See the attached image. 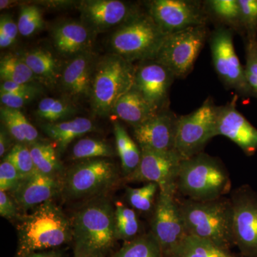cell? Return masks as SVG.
Wrapping results in <instances>:
<instances>
[{"mask_svg":"<svg viewBox=\"0 0 257 257\" xmlns=\"http://www.w3.org/2000/svg\"><path fill=\"white\" fill-rule=\"evenodd\" d=\"M71 223L77 256L102 257L118 239L115 207L105 197L84 204Z\"/></svg>","mask_w":257,"mask_h":257,"instance_id":"1","label":"cell"},{"mask_svg":"<svg viewBox=\"0 0 257 257\" xmlns=\"http://www.w3.org/2000/svg\"><path fill=\"white\" fill-rule=\"evenodd\" d=\"M19 255L57 247L72 239V223L52 200L35 208L18 224Z\"/></svg>","mask_w":257,"mask_h":257,"instance_id":"2","label":"cell"},{"mask_svg":"<svg viewBox=\"0 0 257 257\" xmlns=\"http://www.w3.org/2000/svg\"><path fill=\"white\" fill-rule=\"evenodd\" d=\"M179 205L187 234L208 240L226 251L234 243L230 199L203 202L187 199Z\"/></svg>","mask_w":257,"mask_h":257,"instance_id":"3","label":"cell"},{"mask_svg":"<svg viewBox=\"0 0 257 257\" xmlns=\"http://www.w3.org/2000/svg\"><path fill=\"white\" fill-rule=\"evenodd\" d=\"M177 189L191 200H214L231 192V181L220 160L201 152L181 162Z\"/></svg>","mask_w":257,"mask_h":257,"instance_id":"4","label":"cell"},{"mask_svg":"<svg viewBox=\"0 0 257 257\" xmlns=\"http://www.w3.org/2000/svg\"><path fill=\"white\" fill-rule=\"evenodd\" d=\"M135 65L115 54L96 61L92 89L91 107L94 114L106 117L116 102L135 83Z\"/></svg>","mask_w":257,"mask_h":257,"instance_id":"5","label":"cell"},{"mask_svg":"<svg viewBox=\"0 0 257 257\" xmlns=\"http://www.w3.org/2000/svg\"><path fill=\"white\" fill-rule=\"evenodd\" d=\"M167 34L145 12L120 26L111 36L112 53L134 63L156 58Z\"/></svg>","mask_w":257,"mask_h":257,"instance_id":"6","label":"cell"},{"mask_svg":"<svg viewBox=\"0 0 257 257\" xmlns=\"http://www.w3.org/2000/svg\"><path fill=\"white\" fill-rule=\"evenodd\" d=\"M119 172L114 162L106 158L83 160L64 175L62 192L69 201L93 200L117 185Z\"/></svg>","mask_w":257,"mask_h":257,"instance_id":"7","label":"cell"},{"mask_svg":"<svg viewBox=\"0 0 257 257\" xmlns=\"http://www.w3.org/2000/svg\"><path fill=\"white\" fill-rule=\"evenodd\" d=\"M217 114L218 106L209 97L195 111L179 116L175 151L182 160L202 152L211 139L217 136Z\"/></svg>","mask_w":257,"mask_h":257,"instance_id":"8","label":"cell"},{"mask_svg":"<svg viewBox=\"0 0 257 257\" xmlns=\"http://www.w3.org/2000/svg\"><path fill=\"white\" fill-rule=\"evenodd\" d=\"M207 37L206 25L170 34L154 60L170 69L176 79L184 78L192 70Z\"/></svg>","mask_w":257,"mask_h":257,"instance_id":"9","label":"cell"},{"mask_svg":"<svg viewBox=\"0 0 257 257\" xmlns=\"http://www.w3.org/2000/svg\"><path fill=\"white\" fill-rule=\"evenodd\" d=\"M209 45L213 65L221 82L243 98L253 96L233 42V30L219 25L210 35Z\"/></svg>","mask_w":257,"mask_h":257,"instance_id":"10","label":"cell"},{"mask_svg":"<svg viewBox=\"0 0 257 257\" xmlns=\"http://www.w3.org/2000/svg\"><path fill=\"white\" fill-rule=\"evenodd\" d=\"M174 191H160L153 211L152 234L165 256L173 257L187 236L183 219Z\"/></svg>","mask_w":257,"mask_h":257,"instance_id":"11","label":"cell"},{"mask_svg":"<svg viewBox=\"0 0 257 257\" xmlns=\"http://www.w3.org/2000/svg\"><path fill=\"white\" fill-rule=\"evenodd\" d=\"M147 12L167 35L193 27L206 25L208 15L204 3L189 0H153Z\"/></svg>","mask_w":257,"mask_h":257,"instance_id":"12","label":"cell"},{"mask_svg":"<svg viewBox=\"0 0 257 257\" xmlns=\"http://www.w3.org/2000/svg\"><path fill=\"white\" fill-rule=\"evenodd\" d=\"M235 244L243 254L257 257V193L243 185L231 192Z\"/></svg>","mask_w":257,"mask_h":257,"instance_id":"13","label":"cell"},{"mask_svg":"<svg viewBox=\"0 0 257 257\" xmlns=\"http://www.w3.org/2000/svg\"><path fill=\"white\" fill-rule=\"evenodd\" d=\"M141 160L137 170L132 175L124 177L126 182H154L160 191L177 192L178 178L182 158L174 150L158 152L145 147H140Z\"/></svg>","mask_w":257,"mask_h":257,"instance_id":"14","label":"cell"},{"mask_svg":"<svg viewBox=\"0 0 257 257\" xmlns=\"http://www.w3.org/2000/svg\"><path fill=\"white\" fill-rule=\"evenodd\" d=\"M175 74L155 60L140 62L135 65L134 86L157 110L170 109V91Z\"/></svg>","mask_w":257,"mask_h":257,"instance_id":"15","label":"cell"},{"mask_svg":"<svg viewBox=\"0 0 257 257\" xmlns=\"http://www.w3.org/2000/svg\"><path fill=\"white\" fill-rule=\"evenodd\" d=\"M78 8L83 23L94 32L119 28L143 13L136 5L119 0H87Z\"/></svg>","mask_w":257,"mask_h":257,"instance_id":"16","label":"cell"},{"mask_svg":"<svg viewBox=\"0 0 257 257\" xmlns=\"http://www.w3.org/2000/svg\"><path fill=\"white\" fill-rule=\"evenodd\" d=\"M179 116L170 109L134 127V137L140 147L158 152L175 150Z\"/></svg>","mask_w":257,"mask_h":257,"instance_id":"17","label":"cell"},{"mask_svg":"<svg viewBox=\"0 0 257 257\" xmlns=\"http://www.w3.org/2000/svg\"><path fill=\"white\" fill-rule=\"evenodd\" d=\"M237 96L225 105L218 106L217 136L229 139L247 156L257 151V128L236 109Z\"/></svg>","mask_w":257,"mask_h":257,"instance_id":"18","label":"cell"},{"mask_svg":"<svg viewBox=\"0 0 257 257\" xmlns=\"http://www.w3.org/2000/svg\"><path fill=\"white\" fill-rule=\"evenodd\" d=\"M96 61L87 52L75 56L64 66L59 83L67 97L76 100L89 98Z\"/></svg>","mask_w":257,"mask_h":257,"instance_id":"19","label":"cell"},{"mask_svg":"<svg viewBox=\"0 0 257 257\" xmlns=\"http://www.w3.org/2000/svg\"><path fill=\"white\" fill-rule=\"evenodd\" d=\"M63 177L37 173L22 179L12 192L19 209L35 208L62 192Z\"/></svg>","mask_w":257,"mask_h":257,"instance_id":"20","label":"cell"},{"mask_svg":"<svg viewBox=\"0 0 257 257\" xmlns=\"http://www.w3.org/2000/svg\"><path fill=\"white\" fill-rule=\"evenodd\" d=\"M92 32L83 23L68 22L61 24L52 32L54 45L60 53L75 57L89 52Z\"/></svg>","mask_w":257,"mask_h":257,"instance_id":"21","label":"cell"},{"mask_svg":"<svg viewBox=\"0 0 257 257\" xmlns=\"http://www.w3.org/2000/svg\"><path fill=\"white\" fill-rule=\"evenodd\" d=\"M159 111L144 97L143 94L133 86L116 102L112 113L133 127L145 122Z\"/></svg>","mask_w":257,"mask_h":257,"instance_id":"22","label":"cell"},{"mask_svg":"<svg viewBox=\"0 0 257 257\" xmlns=\"http://www.w3.org/2000/svg\"><path fill=\"white\" fill-rule=\"evenodd\" d=\"M20 57L36 76L39 82L47 86L60 82L64 67L50 51L44 48L33 49L24 52Z\"/></svg>","mask_w":257,"mask_h":257,"instance_id":"23","label":"cell"},{"mask_svg":"<svg viewBox=\"0 0 257 257\" xmlns=\"http://www.w3.org/2000/svg\"><path fill=\"white\" fill-rule=\"evenodd\" d=\"M42 130L47 136L56 142L60 150H64L75 139L95 130L90 119L77 117L67 121L47 123L42 125Z\"/></svg>","mask_w":257,"mask_h":257,"instance_id":"24","label":"cell"},{"mask_svg":"<svg viewBox=\"0 0 257 257\" xmlns=\"http://www.w3.org/2000/svg\"><path fill=\"white\" fill-rule=\"evenodd\" d=\"M1 121L12 139L18 144L28 146L38 143L37 128L28 121L20 109H11L1 106Z\"/></svg>","mask_w":257,"mask_h":257,"instance_id":"25","label":"cell"},{"mask_svg":"<svg viewBox=\"0 0 257 257\" xmlns=\"http://www.w3.org/2000/svg\"><path fill=\"white\" fill-rule=\"evenodd\" d=\"M114 133L116 151L121 161L124 177H126L132 175L140 165L141 149L119 122L114 123Z\"/></svg>","mask_w":257,"mask_h":257,"instance_id":"26","label":"cell"},{"mask_svg":"<svg viewBox=\"0 0 257 257\" xmlns=\"http://www.w3.org/2000/svg\"><path fill=\"white\" fill-rule=\"evenodd\" d=\"M173 257H234L227 251L208 240L187 235Z\"/></svg>","mask_w":257,"mask_h":257,"instance_id":"27","label":"cell"},{"mask_svg":"<svg viewBox=\"0 0 257 257\" xmlns=\"http://www.w3.org/2000/svg\"><path fill=\"white\" fill-rule=\"evenodd\" d=\"M32 160L38 173L63 177L62 166L55 148L50 144L37 143L29 146Z\"/></svg>","mask_w":257,"mask_h":257,"instance_id":"28","label":"cell"},{"mask_svg":"<svg viewBox=\"0 0 257 257\" xmlns=\"http://www.w3.org/2000/svg\"><path fill=\"white\" fill-rule=\"evenodd\" d=\"M204 5L208 15H212L226 28L243 33L238 0H209Z\"/></svg>","mask_w":257,"mask_h":257,"instance_id":"29","label":"cell"},{"mask_svg":"<svg viewBox=\"0 0 257 257\" xmlns=\"http://www.w3.org/2000/svg\"><path fill=\"white\" fill-rule=\"evenodd\" d=\"M0 77L2 82L18 84H35V82H39L36 76L20 56L7 55L1 59Z\"/></svg>","mask_w":257,"mask_h":257,"instance_id":"30","label":"cell"},{"mask_svg":"<svg viewBox=\"0 0 257 257\" xmlns=\"http://www.w3.org/2000/svg\"><path fill=\"white\" fill-rule=\"evenodd\" d=\"M160 245L152 233L126 241L115 257H163Z\"/></svg>","mask_w":257,"mask_h":257,"instance_id":"31","label":"cell"},{"mask_svg":"<svg viewBox=\"0 0 257 257\" xmlns=\"http://www.w3.org/2000/svg\"><path fill=\"white\" fill-rule=\"evenodd\" d=\"M114 207L118 239L128 241L138 237L140 224L135 209L126 207L121 202H115Z\"/></svg>","mask_w":257,"mask_h":257,"instance_id":"32","label":"cell"},{"mask_svg":"<svg viewBox=\"0 0 257 257\" xmlns=\"http://www.w3.org/2000/svg\"><path fill=\"white\" fill-rule=\"evenodd\" d=\"M36 112L40 119L56 123L75 114L76 109L70 101L46 97L40 101Z\"/></svg>","mask_w":257,"mask_h":257,"instance_id":"33","label":"cell"},{"mask_svg":"<svg viewBox=\"0 0 257 257\" xmlns=\"http://www.w3.org/2000/svg\"><path fill=\"white\" fill-rule=\"evenodd\" d=\"M114 156V150L109 144L96 139H81L72 149V158L74 160H87Z\"/></svg>","mask_w":257,"mask_h":257,"instance_id":"34","label":"cell"},{"mask_svg":"<svg viewBox=\"0 0 257 257\" xmlns=\"http://www.w3.org/2000/svg\"><path fill=\"white\" fill-rule=\"evenodd\" d=\"M159 186L154 182H149L140 188L126 189V199L132 208L141 212L154 211L157 202Z\"/></svg>","mask_w":257,"mask_h":257,"instance_id":"35","label":"cell"},{"mask_svg":"<svg viewBox=\"0 0 257 257\" xmlns=\"http://www.w3.org/2000/svg\"><path fill=\"white\" fill-rule=\"evenodd\" d=\"M45 25L41 10L36 5H25L20 9L18 26L19 33L30 37L42 30Z\"/></svg>","mask_w":257,"mask_h":257,"instance_id":"36","label":"cell"},{"mask_svg":"<svg viewBox=\"0 0 257 257\" xmlns=\"http://www.w3.org/2000/svg\"><path fill=\"white\" fill-rule=\"evenodd\" d=\"M5 161L14 166L24 178L37 173L32 160L30 147L23 144H16L4 157Z\"/></svg>","mask_w":257,"mask_h":257,"instance_id":"37","label":"cell"},{"mask_svg":"<svg viewBox=\"0 0 257 257\" xmlns=\"http://www.w3.org/2000/svg\"><path fill=\"white\" fill-rule=\"evenodd\" d=\"M245 76L253 96L257 98V37H245Z\"/></svg>","mask_w":257,"mask_h":257,"instance_id":"38","label":"cell"},{"mask_svg":"<svg viewBox=\"0 0 257 257\" xmlns=\"http://www.w3.org/2000/svg\"><path fill=\"white\" fill-rule=\"evenodd\" d=\"M238 3L243 35L257 37V0H238Z\"/></svg>","mask_w":257,"mask_h":257,"instance_id":"39","label":"cell"},{"mask_svg":"<svg viewBox=\"0 0 257 257\" xmlns=\"http://www.w3.org/2000/svg\"><path fill=\"white\" fill-rule=\"evenodd\" d=\"M23 177L14 166L3 160L0 165V192H13Z\"/></svg>","mask_w":257,"mask_h":257,"instance_id":"40","label":"cell"},{"mask_svg":"<svg viewBox=\"0 0 257 257\" xmlns=\"http://www.w3.org/2000/svg\"><path fill=\"white\" fill-rule=\"evenodd\" d=\"M19 33L18 23L12 17L3 15L0 18V47L2 49L12 46Z\"/></svg>","mask_w":257,"mask_h":257,"instance_id":"41","label":"cell"},{"mask_svg":"<svg viewBox=\"0 0 257 257\" xmlns=\"http://www.w3.org/2000/svg\"><path fill=\"white\" fill-rule=\"evenodd\" d=\"M37 96V94L0 92V100L2 106L11 109H20L25 104L33 100Z\"/></svg>","mask_w":257,"mask_h":257,"instance_id":"42","label":"cell"},{"mask_svg":"<svg viewBox=\"0 0 257 257\" xmlns=\"http://www.w3.org/2000/svg\"><path fill=\"white\" fill-rule=\"evenodd\" d=\"M0 92L19 93V94H31L38 95L40 87L33 83L31 84H18L10 82H2Z\"/></svg>","mask_w":257,"mask_h":257,"instance_id":"43","label":"cell"},{"mask_svg":"<svg viewBox=\"0 0 257 257\" xmlns=\"http://www.w3.org/2000/svg\"><path fill=\"white\" fill-rule=\"evenodd\" d=\"M19 209L14 199L5 192H0V214L8 219H13L19 215Z\"/></svg>","mask_w":257,"mask_h":257,"instance_id":"44","label":"cell"},{"mask_svg":"<svg viewBox=\"0 0 257 257\" xmlns=\"http://www.w3.org/2000/svg\"><path fill=\"white\" fill-rule=\"evenodd\" d=\"M10 137L8 131L5 130V127L1 128V133H0V157L3 158L8 155V152L11 150V141Z\"/></svg>","mask_w":257,"mask_h":257,"instance_id":"45","label":"cell"},{"mask_svg":"<svg viewBox=\"0 0 257 257\" xmlns=\"http://www.w3.org/2000/svg\"><path fill=\"white\" fill-rule=\"evenodd\" d=\"M18 2L10 1V0H1L0 1V9L1 10L5 9H9V8H13L17 4H18Z\"/></svg>","mask_w":257,"mask_h":257,"instance_id":"46","label":"cell"},{"mask_svg":"<svg viewBox=\"0 0 257 257\" xmlns=\"http://www.w3.org/2000/svg\"><path fill=\"white\" fill-rule=\"evenodd\" d=\"M28 257H56V254L54 253H32Z\"/></svg>","mask_w":257,"mask_h":257,"instance_id":"47","label":"cell"},{"mask_svg":"<svg viewBox=\"0 0 257 257\" xmlns=\"http://www.w3.org/2000/svg\"><path fill=\"white\" fill-rule=\"evenodd\" d=\"M77 257H95V256H77Z\"/></svg>","mask_w":257,"mask_h":257,"instance_id":"48","label":"cell"}]
</instances>
